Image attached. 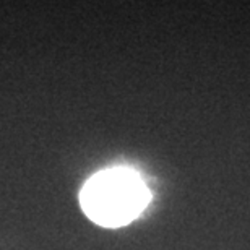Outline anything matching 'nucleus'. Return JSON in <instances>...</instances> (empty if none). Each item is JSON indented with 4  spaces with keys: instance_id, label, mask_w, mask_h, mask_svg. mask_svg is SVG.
<instances>
[{
    "instance_id": "1",
    "label": "nucleus",
    "mask_w": 250,
    "mask_h": 250,
    "mask_svg": "<svg viewBox=\"0 0 250 250\" xmlns=\"http://www.w3.org/2000/svg\"><path fill=\"white\" fill-rule=\"evenodd\" d=\"M151 200L143 177L130 167H111L94 174L80 192L84 214L103 228H122L142 214Z\"/></svg>"
}]
</instances>
